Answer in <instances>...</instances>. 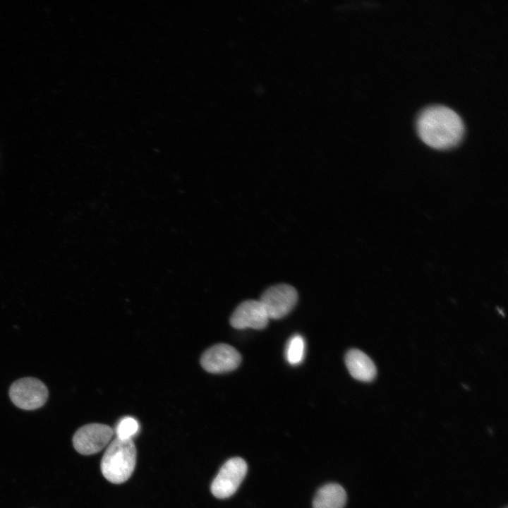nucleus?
<instances>
[{
  "label": "nucleus",
  "mask_w": 508,
  "mask_h": 508,
  "mask_svg": "<svg viewBox=\"0 0 508 508\" xmlns=\"http://www.w3.org/2000/svg\"><path fill=\"white\" fill-rule=\"evenodd\" d=\"M268 315L260 301L247 300L240 303L230 318L231 325L238 329L265 328Z\"/></svg>",
  "instance_id": "6e6552de"
},
{
  "label": "nucleus",
  "mask_w": 508,
  "mask_h": 508,
  "mask_svg": "<svg viewBox=\"0 0 508 508\" xmlns=\"http://www.w3.org/2000/svg\"><path fill=\"white\" fill-rule=\"evenodd\" d=\"M346 501L344 489L338 484L329 483L320 488L313 500V508H343Z\"/></svg>",
  "instance_id": "9d476101"
},
{
  "label": "nucleus",
  "mask_w": 508,
  "mask_h": 508,
  "mask_svg": "<svg viewBox=\"0 0 508 508\" xmlns=\"http://www.w3.org/2000/svg\"><path fill=\"white\" fill-rule=\"evenodd\" d=\"M12 402L23 410H35L42 406L48 397L45 385L35 377H23L15 381L9 389Z\"/></svg>",
  "instance_id": "7ed1b4c3"
},
{
  "label": "nucleus",
  "mask_w": 508,
  "mask_h": 508,
  "mask_svg": "<svg viewBox=\"0 0 508 508\" xmlns=\"http://www.w3.org/2000/svg\"><path fill=\"white\" fill-rule=\"evenodd\" d=\"M136 462V449L131 440L115 438L107 447L101 461L104 478L114 484L126 481L133 473Z\"/></svg>",
  "instance_id": "f03ea898"
},
{
  "label": "nucleus",
  "mask_w": 508,
  "mask_h": 508,
  "mask_svg": "<svg viewBox=\"0 0 508 508\" xmlns=\"http://www.w3.org/2000/svg\"><path fill=\"white\" fill-rule=\"evenodd\" d=\"M305 353V343L303 337L299 334L294 335L289 340L285 356L291 365H298L303 359Z\"/></svg>",
  "instance_id": "9b49d317"
},
{
  "label": "nucleus",
  "mask_w": 508,
  "mask_h": 508,
  "mask_svg": "<svg viewBox=\"0 0 508 508\" xmlns=\"http://www.w3.org/2000/svg\"><path fill=\"white\" fill-rule=\"evenodd\" d=\"M139 430V424L133 417L121 419L116 428V437L121 440H131Z\"/></svg>",
  "instance_id": "f8f14e48"
},
{
  "label": "nucleus",
  "mask_w": 508,
  "mask_h": 508,
  "mask_svg": "<svg viewBox=\"0 0 508 508\" xmlns=\"http://www.w3.org/2000/svg\"><path fill=\"white\" fill-rule=\"evenodd\" d=\"M417 131L421 139L437 150L452 148L461 140L464 125L457 113L452 109L434 105L423 109L417 120Z\"/></svg>",
  "instance_id": "f257e3e1"
},
{
  "label": "nucleus",
  "mask_w": 508,
  "mask_h": 508,
  "mask_svg": "<svg viewBox=\"0 0 508 508\" xmlns=\"http://www.w3.org/2000/svg\"><path fill=\"white\" fill-rule=\"evenodd\" d=\"M241 361L239 352L227 344H217L206 350L201 356L200 364L207 372L223 373L237 368Z\"/></svg>",
  "instance_id": "0eeeda50"
},
{
  "label": "nucleus",
  "mask_w": 508,
  "mask_h": 508,
  "mask_svg": "<svg viewBox=\"0 0 508 508\" xmlns=\"http://www.w3.org/2000/svg\"><path fill=\"white\" fill-rule=\"evenodd\" d=\"M259 301L269 319H280L294 308L298 301V293L292 286L280 284L266 289Z\"/></svg>",
  "instance_id": "39448f33"
},
{
  "label": "nucleus",
  "mask_w": 508,
  "mask_h": 508,
  "mask_svg": "<svg viewBox=\"0 0 508 508\" xmlns=\"http://www.w3.org/2000/svg\"><path fill=\"white\" fill-rule=\"evenodd\" d=\"M246 462L240 457L229 459L220 468L211 484V492L219 499L233 495L247 473Z\"/></svg>",
  "instance_id": "20e7f679"
},
{
  "label": "nucleus",
  "mask_w": 508,
  "mask_h": 508,
  "mask_svg": "<svg viewBox=\"0 0 508 508\" xmlns=\"http://www.w3.org/2000/svg\"><path fill=\"white\" fill-rule=\"evenodd\" d=\"M112 428L105 424L90 423L80 428L74 434L73 444L80 454L90 455L99 452L110 442Z\"/></svg>",
  "instance_id": "423d86ee"
},
{
  "label": "nucleus",
  "mask_w": 508,
  "mask_h": 508,
  "mask_svg": "<svg viewBox=\"0 0 508 508\" xmlns=\"http://www.w3.org/2000/svg\"><path fill=\"white\" fill-rule=\"evenodd\" d=\"M345 363L351 376L360 381H372L376 375V368L373 361L358 349L349 350L345 356Z\"/></svg>",
  "instance_id": "1a4fd4ad"
}]
</instances>
